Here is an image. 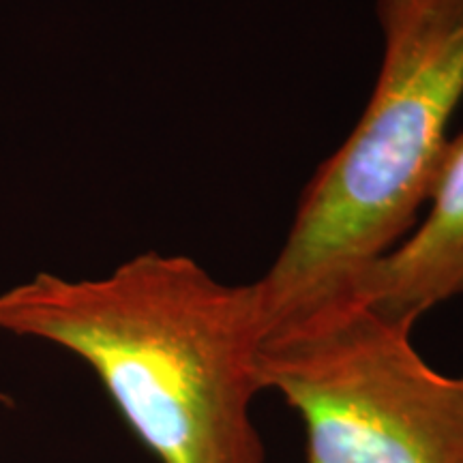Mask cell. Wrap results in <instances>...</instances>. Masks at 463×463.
Returning a JSON list of instances; mask_svg holds the SVG:
<instances>
[{
    "mask_svg": "<svg viewBox=\"0 0 463 463\" xmlns=\"http://www.w3.org/2000/svg\"><path fill=\"white\" fill-rule=\"evenodd\" d=\"M0 333L89 364L159 463H266L251 416L266 337L253 283L159 251L95 279L42 270L0 292Z\"/></svg>",
    "mask_w": 463,
    "mask_h": 463,
    "instance_id": "obj_1",
    "label": "cell"
},
{
    "mask_svg": "<svg viewBox=\"0 0 463 463\" xmlns=\"http://www.w3.org/2000/svg\"><path fill=\"white\" fill-rule=\"evenodd\" d=\"M384 52L367 108L300 195L253 281L266 335L333 300L412 232L463 99V0H378Z\"/></svg>",
    "mask_w": 463,
    "mask_h": 463,
    "instance_id": "obj_2",
    "label": "cell"
},
{
    "mask_svg": "<svg viewBox=\"0 0 463 463\" xmlns=\"http://www.w3.org/2000/svg\"><path fill=\"white\" fill-rule=\"evenodd\" d=\"M260 380L300 416L307 463H463V373H439L412 326L345 297L277 324Z\"/></svg>",
    "mask_w": 463,
    "mask_h": 463,
    "instance_id": "obj_3",
    "label": "cell"
},
{
    "mask_svg": "<svg viewBox=\"0 0 463 463\" xmlns=\"http://www.w3.org/2000/svg\"><path fill=\"white\" fill-rule=\"evenodd\" d=\"M427 202L412 234L369 266L354 289V298L412 328L463 294V131L449 137Z\"/></svg>",
    "mask_w": 463,
    "mask_h": 463,
    "instance_id": "obj_4",
    "label": "cell"
},
{
    "mask_svg": "<svg viewBox=\"0 0 463 463\" xmlns=\"http://www.w3.org/2000/svg\"><path fill=\"white\" fill-rule=\"evenodd\" d=\"M11 405H14V399H11L5 391H0V410L11 408Z\"/></svg>",
    "mask_w": 463,
    "mask_h": 463,
    "instance_id": "obj_5",
    "label": "cell"
}]
</instances>
